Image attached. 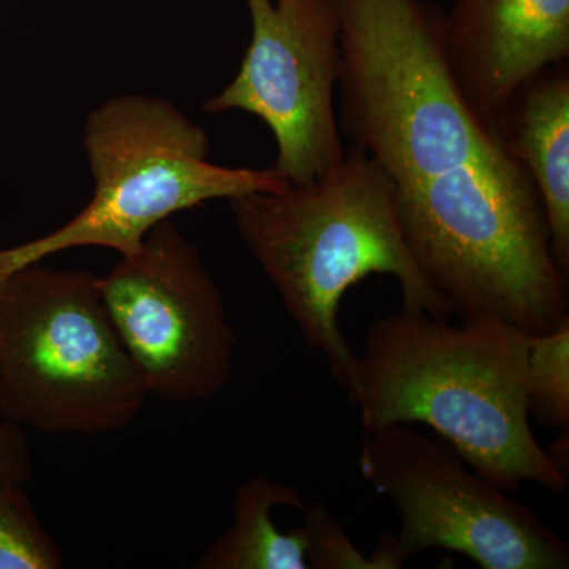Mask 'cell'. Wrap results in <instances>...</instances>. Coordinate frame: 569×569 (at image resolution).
Wrapping results in <instances>:
<instances>
[{"label":"cell","instance_id":"1","mask_svg":"<svg viewBox=\"0 0 569 569\" xmlns=\"http://www.w3.org/2000/svg\"><path fill=\"white\" fill-rule=\"evenodd\" d=\"M530 336L496 317L448 318L402 307L367 329L348 400L365 432L430 427L478 475L505 492L535 482L568 488L530 427Z\"/></svg>","mask_w":569,"mask_h":569},{"label":"cell","instance_id":"2","mask_svg":"<svg viewBox=\"0 0 569 569\" xmlns=\"http://www.w3.org/2000/svg\"><path fill=\"white\" fill-rule=\"evenodd\" d=\"M228 201L247 249L342 388L353 383L358 356L340 329V302L366 277H395L406 309L436 318L455 313L410 252L395 182L356 146L313 181Z\"/></svg>","mask_w":569,"mask_h":569},{"label":"cell","instance_id":"3","mask_svg":"<svg viewBox=\"0 0 569 569\" xmlns=\"http://www.w3.org/2000/svg\"><path fill=\"white\" fill-rule=\"evenodd\" d=\"M340 24V126L396 187L486 159L479 121L445 58L443 13L426 0H332Z\"/></svg>","mask_w":569,"mask_h":569},{"label":"cell","instance_id":"4","mask_svg":"<svg viewBox=\"0 0 569 569\" xmlns=\"http://www.w3.org/2000/svg\"><path fill=\"white\" fill-rule=\"evenodd\" d=\"M148 397L99 277L40 263L0 277V419L93 437L132 425Z\"/></svg>","mask_w":569,"mask_h":569},{"label":"cell","instance_id":"5","mask_svg":"<svg viewBox=\"0 0 569 569\" xmlns=\"http://www.w3.org/2000/svg\"><path fill=\"white\" fill-rule=\"evenodd\" d=\"M84 148L93 197L50 234L0 250V277L78 247L127 257L152 228L206 201L291 186L274 167L227 168L209 162L208 133L160 97L121 96L91 112Z\"/></svg>","mask_w":569,"mask_h":569},{"label":"cell","instance_id":"6","mask_svg":"<svg viewBox=\"0 0 569 569\" xmlns=\"http://www.w3.org/2000/svg\"><path fill=\"white\" fill-rule=\"evenodd\" d=\"M359 471L400 519L380 538V569L427 550L460 553L482 569H567V541L535 509L478 475L443 438L397 425L366 432Z\"/></svg>","mask_w":569,"mask_h":569},{"label":"cell","instance_id":"7","mask_svg":"<svg viewBox=\"0 0 569 569\" xmlns=\"http://www.w3.org/2000/svg\"><path fill=\"white\" fill-rule=\"evenodd\" d=\"M100 293L148 395L189 403L219 395L233 373L236 335L197 247L170 220L121 257Z\"/></svg>","mask_w":569,"mask_h":569},{"label":"cell","instance_id":"8","mask_svg":"<svg viewBox=\"0 0 569 569\" xmlns=\"http://www.w3.org/2000/svg\"><path fill=\"white\" fill-rule=\"evenodd\" d=\"M252 40L234 80L203 104L266 122L277 142L272 167L302 186L342 162L337 122L340 24L332 0H246Z\"/></svg>","mask_w":569,"mask_h":569},{"label":"cell","instance_id":"9","mask_svg":"<svg viewBox=\"0 0 569 569\" xmlns=\"http://www.w3.org/2000/svg\"><path fill=\"white\" fill-rule=\"evenodd\" d=\"M441 39L463 100L500 133L519 89L568 61L569 0H456Z\"/></svg>","mask_w":569,"mask_h":569},{"label":"cell","instance_id":"10","mask_svg":"<svg viewBox=\"0 0 569 569\" xmlns=\"http://www.w3.org/2000/svg\"><path fill=\"white\" fill-rule=\"evenodd\" d=\"M509 152L537 187L553 260L569 276V69L557 63L527 82L500 127Z\"/></svg>","mask_w":569,"mask_h":569},{"label":"cell","instance_id":"11","mask_svg":"<svg viewBox=\"0 0 569 569\" xmlns=\"http://www.w3.org/2000/svg\"><path fill=\"white\" fill-rule=\"evenodd\" d=\"M279 507L306 509L298 489L253 477L236 489L233 520L194 563L197 569H309L302 526L283 533L272 520Z\"/></svg>","mask_w":569,"mask_h":569},{"label":"cell","instance_id":"12","mask_svg":"<svg viewBox=\"0 0 569 569\" xmlns=\"http://www.w3.org/2000/svg\"><path fill=\"white\" fill-rule=\"evenodd\" d=\"M527 400L542 426L569 429V317L552 331L530 336Z\"/></svg>","mask_w":569,"mask_h":569},{"label":"cell","instance_id":"13","mask_svg":"<svg viewBox=\"0 0 569 569\" xmlns=\"http://www.w3.org/2000/svg\"><path fill=\"white\" fill-rule=\"evenodd\" d=\"M62 563L61 549L24 488H0V569H58Z\"/></svg>","mask_w":569,"mask_h":569},{"label":"cell","instance_id":"14","mask_svg":"<svg viewBox=\"0 0 569 569\" xmlns=\"http://www.w3.org/2000/svg\"><path fill=\"white\" fill-rule=\"evenodd\" d=\"M302 530L310 569H378L372 552L365 556L356 548L346 529L323 505L307 508Z\"/></svg>","mask_w":569,"mask_h":569},{"label":"cell","instance_id":"15","mask_svg":"<svg viewBox=\"0 0 569 569\" xmlns=\"http://www.w3.org/2000/svg\"><path fill=\"white\" fill-rule=\"evenodd\" d=\"M31 477V449L24 429L0 419V488H26Z\"/></svg>","mask_w":569,"mask_h":569},{"label":"cell","instance_id":"16","mask_svg":"<svg viewBox=\"0 0 569 569\" xmlns=\"http://www.w3.org/2000/svg\"><path fill=\"white\" fill-rule=\"evenodd\" d=\"M549 459L552 460L553 466L559 468L565 477L569 473V429L560 430L559 437L552 441L548 449Z\"/></svg>","mask_w":569,"mask_h":569}]
</instances>
